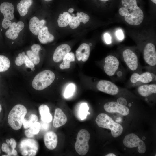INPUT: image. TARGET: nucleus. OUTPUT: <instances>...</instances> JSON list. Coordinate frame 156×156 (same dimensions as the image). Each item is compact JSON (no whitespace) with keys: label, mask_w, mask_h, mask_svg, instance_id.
I'll return each instance as SVG.
<instances>
[{"label":"nucleus","mask_w":156,"mask_h":156,"mask_svg":"<svg viewBox=\"0 0 156 156\" xmlns=\"http://www.w3.org/2000/svg\"><path fill=\"white\" fill-rule=\"evenodd\" d=\"M121 3L119 13L124 17L125 21L131 25H140L143 20L144 15L142 10L138 5L137 0H121Z\"/></svg>","instance_id":"1"},{"label":"nucleus","mask_w":156,"mask_h":156,"mask_svg":"<svg viewBox=\"0 0 156 156\" xmlns=\"http://www.w3.org/2000/svg\"><path fill=\"white\" fill-rule=\"evenodd\" d=\"M55 78V73L48 70L40 71L36 74L31 82V86L34 90L41 91L50 86Z\"/></svg>","instance_id":"2"},{"label":"nucleus","mask_w":156,"mask_h":156,"mask_svg":"<svg viewBox=\"0 0 156 156\" xmlns=\"http://www.w3.org/2000/svg\"><path fill=\"white\" fill-rule=\"evenodd\" d=\"M27 112V109L22 104L16 105L13 107L8 115V121L13 129L17 130L21 128Z\"/></svg>","instance_id":"3"},{"label":"nucleus","mask_w":156,"mask_h":156,"mask_svg":"<svg viewBox=\"0 0 156 156\" xmlns=\"http://www.w3.org/2000/svg\"><path fill=\"white\" fill-rule=\"evenodd\" d=\"M96 123L100 127L110 129L114 137H117L122 133L123 128L120 124L114 122L107 114L101 113L99 114L95 120Z\"/></svg>","instance_id":"4"},{"label":"nucleus","mask_w":156,"mask_h":156,"mask_svg":"<svg viewBox=\"0 0 156 156\" xmlns=\"http://www.w3.org/2000/svg\"><path fill=\"white\" fill-rule=\"evenodd\" d=\"M90 136L89 132L86 129H81L79 131L75 148L79 155H84L88 151L89 149L88 142Z\"/></svg>","instance_id":"5"},{"label":"nucleus","mask_w":156,"mask_h":156,"mask_svg":"<svg viewBox=\"0 0 156 156\" xmlns=\"http://www.w3.org/2000/svg\"><path fill=\"white\" fill-rule=\"evenodd\" d=\"M21 155L24 156H34L38 149V142L31 139H25L21 140L19 145Z\"/></svg>","instance_id":"6"},{"label":"nucleus","mask_w":156,"mask_h":156,"mask_svg":"<svg viewBox=\"0 0 156 156\" xmlns=\"http://www.w3.org/2000/svg\"><path fill=\"white\" fill-rule=\"evenodd\" d=\"M123 142L125 146L129 148L138 147V151L140 153H144L146 151L145 143L135 134L131 133L126 135Z\"/></svg>","instance_id":"7"},{"label":"nucleus","mask_w":156,"mask_h":156,"mask_svg":"<svg viewBox=\"0 0 156 156\" xmlns=\"http://www.w3.org/2000/svg\"><path fill=\"white\" fill-rule=\"evenodd\" d=\"M143 57L145 62L151 66L156 64V51L155 46L149 43L145 46L143 51Z\"/></svg>","instance_id":"8"},{"label":"nucleus","mask_w":156,"mask_h":156,"mask_svg":"<svg viewBox=\"0 0 156 156\" xmlns=\"http://www.w3.org/2000/svg\"><path fill=\"white\" fill-rule=\"evenodd\" d=\"M98 90L112 95H115L119 92L118 87L112 82L106 80H101L97 84Z\"/></svg>","instance_id":"9"},{"label":"nucleus","mask_w":156,"mask_h":156,"mask_svg":"<svg viewBox=\"0 0 156 156\" xmlns=\"http://www.w3.org/2000/svg\"><path fill=\"white\" fill-rule=\"evenodd\" d=\"M122 55L129 68L132 71L135 70L138 66V60L136 54L131 50L127 49L124 51Z\"/></svg>","instance_id":"10"},{"label":"nucleus","mask_w":156,"mask_h":156,"mask_svg":"<svg viewBox=\"0 0 156 156\" xmlns=\"http://www.w3.org/2000/svg\"><path fill=\"white\" fill-rule=\"evenodd\" d=\"M105 62L103 68L105 72L108 76L113 75L118 68V60L115 57L110 55L105 57Z\"/></svg>","instance_id":"11"},{"label":"nucleus","mask_w":156,"mask_h":156,"mask_svg":"<svg viewBox=\"0 0 156 156\" xmlns=\"http://www.w3.org/2000/svg\"><path fill=\"white\" fill-rule=\"evenodd\" d=\"M104 107L105 111L109 113H117L125 116L129 113V110L127 107L116 102H108L105 104Z\"/></svg>","instance_id":"12"},{"label":"nucleus","mask_w":156,"mask_h":156,"mask_svg":"<svg viewBox=\"0 0 156 156\" xmlns=\"http://www.w3.org/2000/svg\"><path fill=\"white\" fill-rule=\"evenodd\" d=\"M14 63L15 65L18 67L29 69L32 71L34 70L36 68V66L24 52L18 54L15 59Z\"/></svg>","instance_id":"13"},{"label":"nucleus","mask_w":156,"mask_h":156,"mask_svg":"<svg viewBox=\"0 0 156 156\" xmlns=\"http://www.w3.org/2000/svg\"><path fill=\"white\" fill-rule=\"evenodd\" d=\"M24 27V24L21 21H18L17 23L15 22L12 23L9 29L5 32L6 36L11 40L16 39Z\"/></svg>","instance_id":"14"},{"label":"nucleus","mask_w":156,"mask_h":156,"mask_svg":"<svg viewBox=\"0 0 156 156\" xmlns=\"http://www.w3.org/2000/svg\"><path fill=\"white\" fill-rule=\"evenodd\" d=\"M71 50L70 47L66 44H61L55 49L53 56V61L55 63L60 62L68 53Z\"/></svg>","instance_id":"15"},{"label":"nucleus","mask_w":156,"mask_h":156,"mask_svg":"<svg viewBox=\"0 0 156 156\" xmlns=\"http://www.w3.org/2000/svg\"><path fill=\"white\" fill-rule=\"evenodd\" d=\"M31 50L26 51V55L34 64L36 66L39 64L40 62L39 53L41 47L38 44H34L31 46Z\"/></svg>","instance_id":"16"},{"label":"nucleus","mask_w":156,"mask_h":156,"mask_svg":"<svg viewBox=\"0 0 156 156\" xmlns=\"http://www.w3.org/2000/svg\"><path fill=\"white\" fill-rule=\"evenodd\" d=\"M89 45L86 43L80 45L76 51V57L78 61L85 62L88 59L90 54Z\"/></svg>","instance_id":"17"},{"label":"nucleus","mask_w":156,"mask_h":156,"mask_svg":"<svg viewBox=\"0 0 156 156\" xmlns=\"http://www.w3.org/2000/svg\"><path fill=\"white\" fill-rule=\"evenodd\" d=\"M153 77L151 73L148 72H146L141 74L137 73H134L131 75L130 81L133 84L139 81L146 83H149L153 81Z\"/></svg>","instance_id":"18"},{"label":"nucleus","mask_w":156,"mask_h":156,"mask_svg":"<svg viewBox=\"0 0 156 156\" xmlns=\"http://www.w3.org/2000/svg\"><path fill=\"white\" fill-rule=\"evenodd\" d=\"M46 23L45 20H40L37 17L34 16L31 19L29 22V30L34 34L37 35L44 26Z\"/></svg>","instance_id":"19"},{"label":"nucleus","mask_w":156,"mask_h":156,"mask_svg":"<svg viewBox=\"0 0 156 156\" xmlns=\"http://www.w3.org/2000/svg\"><path fill=\"white\" fill-rule=\"evenodd\" d=\"M44 142L46 147L49 149H55L57 145V137L56 134L52 131L47 132L44 136Z\"/></svg>","instance_id":"20"},{"label":"nucleus","mask_w":156,"mask_h":156,"mask_svg":"<svg viewBox=\"0 0 156 156\" xmlns=\"http://www.w3.org/2000/svg\"><path fill=\"white\" fill-rule=\"evenodd\" d=\"M76 15L77 16L76 17L72 16L71 19L69 24L70 27L72 29H75L78 27L80 22L85 24L90 19L89 16L83 12H77Z\"/></svg>","instance_id":"21"},{"label":"nucleus","mask_w":156,"mask_h":156,"mask_svg":"<svg viewBox=\"0 0 156 156\" xmlns=\"http://www.w3.org/2000/svg\"><path fill=\"white\" fill-rule=\"evenodd\" d=\"M67 120L66 116L62 110L60 108H56L53 122L54 127L58 128L64 125L66 122Z\"/></svg>","instance_id":"22"},{"label":"nucleus","mask_w":156,"mask_h":156,"mask_svg":"<svg viewBox=\"0 0 156 156\" xmlns=\"http://www.w3.org/2000/svg\"><path fill=\"white\" fill-rule=\"evenodd\" d=\"M14 5L10 3L3 2L0 5V11L3 14L4 18L10 20H12L14 18Z\"/></svg>","instance_id":"23"},{"label":"nucleus","mask_w":156,"mask_h":156,"mask_svg":"<svg viewBox=\"0 0 156 156\" xmlns=\"http://www.w3.org/2000/svg\"><path fill=\"white\" fill-rule=\"evenodd\" d=\"M38 35L39 40L44 44L51 42L54 39V36L49 33L48 27L46 26L40 30Z\"/></svg>","instance_id":"24"},{"label":"nucleus","mask_w":156,"mask_h":156,"mask_svg":"<svg viewBox=\"0 0 156 156\" xmlns=\"http://www.w3.org/2000/svg\"><path fill=\"white\" fill-rule=\"evenodd\" d=\"M138 93L143 97H147L156 93L155 84H145L139 86L138 89Z\"/></svg>","instance_id":"25"},{"label":"nucleus","mask_w":156,"mask_h":156,"mask_svg":"<svg viewBox=\"0 0 156 156\" xmlns=\"http://www.w3.org/2000/svg\"><path fill=\"white\" fill-rule=\"evenodd\" d=\"M38 110L41 119L43 122L49 123L51 122L52 116L49 112V109L47 105L42 104L39 106Z\"/></svg>","instance_id":"26"},{"label":"nucleus","mask_w":156,"mask_h":156,"mask_svg":"<svg viewBox=\"0 0 156 156\" xmlns=\"http://www.w3.org/2000/svg\"><path fill=\"white\" fill-rule=\"evenodd\" d=\"M33 3V0H21L17 5V10L21 16L26 15Z\"/></svg>","instance_id":"27"},{"label":"nucleus","mask_w":156,"mask_h":156,"mask_svg":"<svg viewBox=\"0 0 156 156\" xmlns=\"http://www.w3.org/2000/svg\"><path fill=\"white\" fill-rule=\"evenodd\" d=\"M63 62L59 65L60 68L62 70L69 68L70 66V63L75 60V56L74 53L72 52H69L64 56Z\"/></svg>","instance_id":"28"},{"label":"nucleus","mask_w":156,"mask_h":156,"mask_svg":"<svg viewBox=\"0 0 156 156\" xmlns=\"http://www.w3.org/2000/svg\"><path fill=\"white\" fill-rule=\"evenodd\" d=\"M72 16L68 12H64L60 14L57 20L59 26L60 27H65L69 25Z\"/></svg>","instance_id":"29"},{"label":"nucleus","mask_w":156,"mask_h":156,"mask_svg":"<svg viewBox=\"0 0 156 156\" xmlns=\"http://www.w3.org/2000/svg\"><path fill=\"white\" fill-rule=\"evenodd\" d=\"M11 62L6 56L0 55V73L8 70L10 68Z\"/></svg>","instance_id":"30"},{"label":"nucleus","mask_w":156,"mask_h":156,"mask_svg":"<svg viewBox=\"0 0 156 156\" xmlns=\"http://www.w3.org/2000/svg\"><path fill=\"white\" fill-rule=\"evenodd\" d=\"M1 149L3 152L7 154V156L17 155V151L15 149H13L11 145L9 143H3L2 145Z\"/></svg>","instance_id":"31"},{"label":"nucleus","mask_w":156,"mask_h":156,"mask_svg":"<svg viewBox=\"0 0 156 156\" xmlns=\"http://www.w3.org/2000/svg\"><path fill=\"white\" fill-rule=\"evenodd\" d=\"M38 120L37 116L34 114L31 115L28 120L24 118L23 123L24 128L25 129L29 128L34 123L37 122Z\"/></svg>","instance_id":"32"},{"label":"nucleus","mask_w":156,"mask_h":156,"mask_svg":"<svg viewBox=\"0 0 156 156\" xmlns=\"http://www.w3.org/2000/svg\"><path fill=\"white\" fill-rule=\"evenodd\" d=\"M89 107L87 104L86 103H83L81 104L80 106L79 115L80 119L83 120L86 118L87 116L88 113Z\"/></svg>","instance_id":"33"},{"label":"nucleus","mask_w":156,"mask_h":156,"mask_svg":"<svg viewBox=\"0 0 156 156\" xmlns=\"http://www.w3.org/2000/svg\"><path fill=\"white\" fill-rule=\"evenodd\" d=\"M75 86L72 83L68 84L66 87L64 94V97L68 98L71 97L75 91Z\"/></svg>","instance_id":"34"},{"label":"nucleus","mask_w":156,"mask_h":156,"mask_svg":"<svg viewBox=\"0 0 156 156\" xmlns=\"http://www.w3.org/2000/svg\"><path fill=\"white\" fill-rule=\"evenodd\" d=\"M41 125L39 122H36L29 127L28 130L34 135L38 134L40 130Z\"/></svg>","instance_id":"35"},{"label":"nucleus","mask_w":156,"mask_h":156,"mask_svg":"<svg viewBox=\"0 0 156 156\" xmlns=\"http://www.w3.org/2000/svg\"><path fill=\"white\" fill-rule=\"evenodd\" d=\"M12 23L10 20L4 18L2 22V26L4 29H7L10 26Z\"/></svg>","instance_id":"36"},{"label":"nucleus","mask_w":156,"mask_h":156,"mask_svg":"<svg viewBox=\"0 0 156 156\" xmlns=\"http://www.w3.org/2000/svg\"><path fill=\"white\" fill-rule=\"evenodd\" d=\"M116 35L119 40H122L124 38L123 32L121 29H118L116 31Z\"/></svg>","instance_id":"37"},{"label":"nucleus","mask_w":156,"mask_h":156,"mask_svg":"<svg viewBox=\"0 0 156 156\" xmlns=\"http://www.w3.org/2000/svg\"><path fill=\"white\" fill-rule=\"evenodd\" d=\"M104 40L107 44H110L111 43V37L110 34L105 33L104 35Z\"/></svg>","instance_id":"38"},{"label":"nucleus","mask_w":156,"mask_h":156,"mask_svg":"<svg viewBox=\"0 0 156 156\" xmlns=\"http://www.w3.org/2000/svg\"><path fill=\"white\" fill-rule=\"evenodd\" d=\"M117 102L119 104L123 105L126 106L127 105V102L126 99L122 97H120L118 99Z\"/></svg>","instance_id":"39"},{"label":"nucleus","mask_w":156,"mask_h":156,"mask_svg":"<svg viewBox=\"0 0 156 156\" xmlns=\"http://www.w3.org/2000/svg\"><path fill=\"white\" fill-rule=\"evenodd\" d=\"M25 134L27 137L31 138L34 136V134L31 133L29 130H26L25 131Z\"/></svg>","instance_id":"40"},{"label":"nucleus","mask_w":156,"mask_h":156,"mask_svg":"<svg viewBox=\"0 0 156 156\" xmlns=\"http://www.w3.org/2000/svg\"><path fill=\"white\" fill-rule=\"evenodd\" d=\"M42 127L44 130H47L48 128V125L47 123L43 122L42 125Z\"/></svg>","instance_id":"41"},{"label":"nucleus","mask_w":156,"mask_h":156,"mask_svg":"<svg viewBox=\"0 0 156 156\" xmlns=\"http://www.w3.org/2000/svg\"><path fill=\"white\" fill-rule=\"evenodd\" d=\"M104 3H107L111 1V0H97Z\"/></svg>","instance_id":"42"},{"label":"nucleus","mask_w":156,"mask_h":156,"mask_svg":"<svg viewBox=\"0 0 156 156\" xmlns=\"http://www.w3.org/2000/svg\"><path fill=\"white\" fill-rule=\"evenodd\" d=\"M74 9L73 8H70L68 10V12L70 13H72L74 11Z\"/></svg>","instance_id":"43"},{"label":"nucleus","mask_w":156,"mask_h":156,"mask_svg":"<svg viewBox=\"0 0 156 156\" xmlns=\"http://www.w3.org/2000/svg\"><path fill=\"white\" fill-rule=\"evenodd\" d=\"M105 156H116L114 154L112 153H110L107 154L105 155Z\"/></svg>","instance_id":"44"},{"label":"nucleus","mask_w":156,"mask_h":156,"mask_svg":"<svg viewBox=\"0 0 156 156\" xmlns=\"http://www.w3.org/2000/svg\"><path fill=\"white\" fill-rule=\"evenodd\" d=\"M150 0L152 2H153L154 3L156 4V0Z\"/></svg>","instance_id":"45"},{"label":"nucleus","mask_w":156,"mask_h":156,"mask_svg":"<svg viewBox=\"0 0 156 156\" xmlns=\"http://www.w3.org/2000/svg\"><path fill=\"white\" fill-rule=\"evenodd\" d=\"M2 110V106L0 104V113Z\"/></svg>","instance_id":"46"},{"label":"nucleus","mask_w":156,"mask_h":156,"mask_svg":"<svg viewBox=\"0 0 156 156\" xmlns=\"http://www.w3.org/2000/svg\"><path fill=\"white\" fill-rule=\"evenodd\" d=\"M44 0L47 2H49V1H51L53 0Z\"/></svg>","instance_id":"47"},{"label":"nucleus","mask_w":156,"mask_h":156,"mask_svg":"<svg viewBox=\"0 0 156 156\" xmlns=\"http://www.w3.org/2000/svg\"><path fill=\"white\" fill-rule=\"evenodd\" d=\"M1 149L0 148V154H1Z\"/></svg>","instance_id":"48"},{"label":"nucleus","mask_w":156,"mask_h":156,"mask_svg":"<svg viewBox=\"0 0 156 156\" xmlns=\"http://www.w3.org/2000/svg\"><path fill=\"white\" fill-rule=\"evenodd\" d=\"M0 77H1V76H0Z\"/></svg>","instance_id":"49"}]
</instances>
